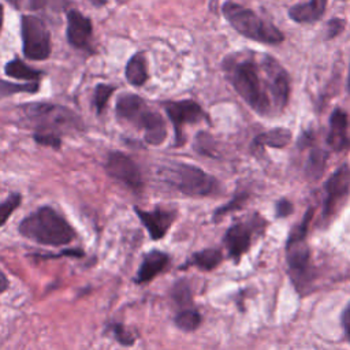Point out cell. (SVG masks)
Returning a JSON list of instances; mask_svg holds the SVG:
<instances>
[{"label":"cell","instance_id":"obj_3","mask_svg":"<svg viewBox=\"0 0 350 350\" xmlns=\"http://www.w3.org/2000/svg\"><path fill=\"white\" fill-rule=\"evenodd\" d=\"M116 115L144 130L145 141L149 145H160L167 138V127L161 115L152 111L137 94H122L116 101Z\"/></svg>","mask_w":350,"mask_h":350},{"label":"cell","instance_id":"obj_4","mask_svg":"<svg viewBox=\"0 0 350 350\" xmlns=\"http://www.w3.org/2000/svg\"><path fill=\"white\" fill-rule=\"evenodd\" d=\"M22 118L30 126L36 129V133H66L78 130L82 127L81 119L68 108L49 104V103H33L22 107Z\"/></svg>","mask_w":350,"mask_h":350},{"label":"cell","instance_id":"obj_36","mask_svg":"<svg viewBox=\"0 0 350 350\" xmlns=\"http://www.w3.org/2000/svg\"><path fill=\"white\" fill-rule=\"evenodd\" d=\"M343 325H345L346 334H347V336H349V339H350V305H349V308L346 309V312L343 313Z\"/></svg>","mask_w":350,"mask_h":350},{"label":"cell","instance_id":"obj_25","mask_svg":"<svg viewBox=\"0 0 350 350\" xmlns=\"http://www.w3.org/2000/svg\"><path fill=\"white\" fill-rule=\"evenodd\" d=\"M25 7L34 11L60 12L68 4V0H23Z\"/></svg>","mask_w":350,"mask_h":350},{"label":"cell","instance_id":"obj_15","mask_svg":"<svg viewBox=\"0 0 350 350\" xmlns=\"http://www.w3.org/2000/svg\"><path fill=\"white\" fill-rule=\"evenodd\" d=\"M168 260H170V257L167 253L160 252V250H152L142 260V262L137 271L135 282L138 284L150 282L168 265Z\"/></svg>","mask_w":350,"mask_h":350},{"label":"cell","instance_id":"obj_30","mask_svg":"<svg viewBox=\"0 0 350 350\" xmlns=\"http://www.w3.org/2000/svg\"><path fill=\"white\" fill-rule=\"evenodd\" d=\"M33 138L40 145L51 146V148H55V149H59L60 145H62L60 137L57 134H52V133H34Z\"/></svg>","mask_w":350,"mask_h":350},{"label":"cell","instance_id":"obj_32","mask_svg":"<svg viewBox=\"0 0 350 350\" xmlns=\"http://www.w3.org/2000/svg\"><path fill=\"white\" fill-rule=\"evenodd\" d=\"M247 198V194H239V196H237V197H234L227 205H224V206H221V208H219L216 212H215V219H217V217H220V216H223V215H226L227 212H230V211H234V209H238V208H241L242 205H243V202H245V200Z\"/></svg>","mask_w":350,"mask_h":350},{"label":"cell","instance_id":"obj_20","mask_svg":"<svg viewBox=\"0 0 350 350\" xmlns=\"http://www.w3.org/2000/svg\"><path fill=\"white\" fill-rule=\"evenodd\" d=\"M4 71L8 77L15 78V79H22V81H29V82H37L42 72L40 70L31 68L27 64H25L21 59H12L8 62L4 67Z\"/></svg>","mask_w":350,"mask_h":350},{"label":"cell","instance_id":"obj_5","mask_svg":"<svg viewBox=\"0 0 350 350\" xmlns=\"http://www.w3.org/2000/svg\"><path fill=\"white\" fill-rule=\"evenodd\" d=\"M221 11L227 22L246 38L265 44H279L284 40L278 27L262 21L254 11L245 8L241 4L226 1Z\"/></svg>","mask_w":350,"mask_h":350},{"label":"cell","instance_id":"obj_10","mask_svg":"<svg viewBox=\"0 0 350 350\" xmlns=\"http://www.w3.org/2000/svg\"><path fill=\"white\" fill-rule=\"evenodd\" d=\"M164 109L174 124L175 130V145L180 146L185 142L183 126L186 123H196L205 118L202 108L193 100H180V101H168L164 103Z\"/></svg>","mask_w":350,"mask_h":350},{"label":"cell","instance_id":"obj_29","mask_svg":"<svg viewBox=\"0 0 350 350\" xmlns=\"http://www.w3.org/2000/svg\"><path fill=\"white\" fill-rule=\"evenodd\" d=\"M196 149L202 153V154H208V156H213V139L209 134L206 133H198L196 137V144H194Z\"/></svg>","mask_w":350,"mask_h":350},{"label":"cell","instance_id":"obj_40","mask_svg":"<svg viewBox=\"0 0 350 350\" xmlns=\"http://www.w3.org/2000/svg\"><path fill=\"white\" fill-rule=\"evenodd\" d=\"M3 15H4V10H3V5L0 4V30H1V26H3Z\"/></svg>","mask_w":350,"mask_h":350},{"label":"cell","instance_id":"obj_12","mask_svg":"<svg viewBox=\"0 0 350 350\" xmlns=\"http://www.w3.org/2000/svg\"><path fill=\"white\" fill-rule=\"evenodd\" d=\"M93 26L89 18H86L78 10L67 11V38L68 42L78 49H88L90 46Z\"/></svg>","mask_w":350,"mask_h":350},{"label":"cell","instance_id":"obj_17","mask_svg":"<svg viewBox=\"0 0 350 350\" xmlns=\"http://www.w3.org/2000/svg\"><path fill=\"white\" fill-rule=\"evenodd\" d=\"M327 0H309L295 4L288 10V16L298 23H310L321 18L325 11Z\"/></svg>","mask_w":350,"mask_h":350},{"label":"cell","instance_id":"obj_2","mask_svg":"<svg viewBox=\"0 0 350 350\" xmlns=\"http://www.w3.org/2000/svg\"><path fill=\"white\" fill-rule=\"evenodd\" d=\"M19 232L34 242L49 246L67 245L74 238L70 223L51 206H41L26 216L19 224Z\"/></svg>","mask_w":350,"mask_h":350},{"label":"cell","instance_id":"obj_11","mask_svg":"<svg viewBox=\"0 0 350 350\" xmlns=\"http://www.w3.org/2000/svg\"><path fill=\"white\" fill-rule=\"evenodd\" d=\"M287 262L298 286L310 280V260L309 250L304 241L287 242Z\"/></svg>","mask_w":350,"mask_h":350},{"label":"cell","instance_id":"obj_24","mask_svg":"<svg viewBox=\"0 0 350 350\" xmlns=\"http://www.w3.org/2000/svg\"><path fill=\"white\" fill-rule=\"evenodd\" d=\"M40 88L37 82H25V83H14L4 79H0V98L18 94V93H36Z\"/></svg>","mask_w":350,"mask_h":350},{"label":"cell","instance_id":"obj_26","mask_svg":"<svg viewBox=\"0 0 350 350\" xmlns=\"http://www.w3.org/2000/svg\"><path fill=\"white\" fill-rule=\"evenodd\" d=\"M113 90H115L113 86L105 85V83H98V85L94 88L93 105H94V109H96V112H97L98 115L104 111V108H105V105H107V103H108L111 94L113 93Z\"/></svg>","mask_w":350,"mask_h":350},{"label":"cell","instance_id":"obj_21","mask_svg":"<svg viewBox=\"0 0 350 350\" xmlns=\"http://www.w3.org/2000/svg\"><path fill=\"white\" fill-rule=\"evenodd\" d=\"M327 159H328L327 150H323L320 148L312 149V152L309 153V157H308V163L305 165L306 176L312 180L319 179L321 176V174L324 172Z\"/></svg>","mask_w":350,"mask_h":350},{"label":"cell","instance_id":"obj_13","mask_svg":"<svg viewBox=\"0 0 350 350\" xmlns=\"http://www.w3.org/2000/svg\"><path fill=\"white\" fill-rule=\"evenodd\" d=\"M137 216L148 230L152 239H161L168 228L171 227L175 213L171 211H165L161 208H156L153 211H144L141 208H134Z\"/></svg>","mask_w":350,"mask_h":350},{"label":"cell","instance_id":"obj_6","mask_svg":"<svg viewBox=\"0 0 350 350\" xmlns=\"http://www.w3.org/2000/svg\"><path fill=\"white\" fill-rule=\"evenodd\" d=\"M163 176L172 187L191 197L209 196L217 190V180L193 164H170L163 170Z\"/></svg>","mask_w":350,"mask_h":350},{"label":"cell","instance_id":"obj_39","mask_svg":"<svg viewBox=\"0 0 350 350\" xmlns=\"http://www.w3.org/2000/svg\"><path fill=\"white\" fill-rule=\"evenodd\" d=\"M10 3H12L15 7H21L23 4V0H8Z\"/></svg>","mask_w":350,"mask_h":350},{"label":"cell","instance_id":"obj_14","mask_svg":"<svg viewBox=\"0 0 350 350\" xmlns=\"http://www.w3.org/2000/svg\"><path fill=\"white\" fill-rule=\"evenodd\" d=\"M327 144L334 150H342L350 145L347 138V113L342 108H336L331 113Z\"/></svg>","mask_w":350,"mask_h":350},{"label":"cell","instance_id":"obj_19","mask_svg":"<svg viewBox=\"0 0 350 350\" xmlns=\"http://www.w3.org/2000/svg\"><path fill=\"white\" fill-rule=\"evenodd\" d=\"M291 141V131L284 127L272 129L262 134H258L254 138V146H272V148H284Z\"/></svg>","mask_w":350,"mask_h":350},{"label":"cell","instance_id":"obj_16","mask_svg":"<svg viewBox=\"0 0 350 350\" xmlns=\"http://www.w3.org/2000/svg\"><path fill=\"white\" fill-rule=\"evenodd\" d=\"M250 237H252V232L249 227L245 224L239 223L228 228L224 237V242L230 254L234 258L241 257L247 250V247L250 246Z\"/></svg>","mask_w":350,"mask_h":350},{"label":"cell","instance_id":"obj_8","mask_svg":"<svg viewBox=\"0 0 350 350\" xmlns=\"http://www.w3.org/2000/svg\"><path fill=\"white\" fill-rule=\"evenodd\" d=\"M325 198L323 206V217L331 219L346 201L350 191V167L347 164L340 165L328 178L324 185Z\"/></svg>","mask_w":350,"mask_h":350},{"label":"cell","instance_id":"obj_37","mask_svg":"<svg viewBox=\"0 0 350 350\" xmlns=\"http://www.w3.org/2000/svg\"><path fill=\"white\" fill-rule=\"evenodd\" d=\"M7 288H8V279L5 278L3 271L0 269V294L4 293Z\"/></svg>","mask_w":350,"mask_h":350},{"label":"cell","instance_id":"obj_18","mask_svg":"<svg viewBox=\"0 0 350 350\" xmlns=\"http://www.w3.org/2000/svg\"><path fill=\"white\" fill-rule=\"evenodd\" d=\"M124 75L127 81L134 86H142L146 82L148 68L144 53H135L130 57L124 68Z\"/></svg>","mask_w":350,"mask_h":350},{"label":"cell","instance_id":"obj_33","mask_svg":"<svg viewBox=\"0 0 350 350\" xmlns=\"http://www.w3.org/2000/svg\"><path fill=\"white\" fill-rule=\"evenodd\" d=\"M328 33H327V37L328 38H332L335 36H338L342 30H343V26H345V21L343 19H339V18H332L331 21H328Z\"/></svg>","mask_w":350,"mask_h":350},{"label":"cell","instance_id":"obj_31","mask_svg":"<svg viewBox=\"0 0 350 350\" xmlns=\"http://www.w3.org/2000/svg\"><path fill=\"white\" fill-rule=\"evenodd\" d=\"M108 329L112 331L115 339H116L118 342H120L122 345L130 346V345H133L134 340H135L134 336H133L124 327H122V325H119V324H112V325H109Z\"/></svg>","mask_w":350,"mask_h":350},{"label":"cell","instance_id":"obj_23","mask_svg":"<svg viewBox=\"0 0 350 350\" xmlns=\"http://www.w3.org/2000/svg\"><path fill=\"white\" fill-rule=\"evenodd\" d=\"M175 324L183 331H194L201 324V314L194 308H183L175 317Z\"/></svg>","mask_w":350,"mask_h":350},{"label":"cell","instance_id":"obj_9","mask_svg":"<svg viewBox=\"0 0 350 350\" xmlns=\"http://www.w3.org/2000/svg\"><path fill=\"white\" fill-rule=\"evenodd\" d=\"M105 171L111 178L122 182L135 193L141 191L144 187V179L138 165L130 156L122 152H111L108 154Z\"/></svg>","mask_w":350,"mask_h":350},{"label":"cell","instance_id":"obj_7","mask_svg":"<svg viewBox=\"0 0 350 350\" xmlns=\"http://www.w3.org/2000/svg\"><path fill=\"white\" fill-rule=\"evenodd\" d=\"M23 53L31 60H44L51 55V34L44 21L34 15L21 19Z\"/></svg>","mask_w":350,"mask_h":350},{"label":"cell","instance_id":"obj_1","mask_svg":"<svg viewBox=\"0 0 350 350\" xmlns=\"http://www.w3.org/2000/svg\"><path fill=\"white\" fill-rule=\"evenodd\" d=\"M265 75L252 55H232L223 62V68L237 93L258 113L267 115L273 108L282 109L288 100L290 83L284 68L271 56L262 55Z\"/></svg>","mask_w":350,"mask_h":350},{"label":"cell","instance_id":"obj_27","mask_svg":"<svg viewBox=\"0 0 350 350\" xmlns=\"http://www.w3.org/2000/svg\"><path fill=\"white\" fill-rule=\"evenodd\" d=\"M22 197L19 193H11L4 201L0 202V227L8 220L12 212L19 206Z\"/></svg>","mask_w":350,"mask_h":350},{"label":"cell","instance_id":"obj_34","mask_svg":"<svg viewBox=\"0 0 350 350\" xmlns=\"http://www.w3.org/2000/svg\"><path fill=\"white\" fill-rule=\"evenodd\" d=\"M293 212V204L288 201V200H280L278 204H276V215L279 217H284V216H288L290 213Z\"/></svg>","mask_w":350,"mask_h":350},{"label":"cell","instance_id":"obj_41","mask_svg":"<svg viewBox=\"0 0 350 350\" xmlns=\"http://www.w3.org/2000/svg\"><path fill=\"white\" fill-rule=\"evenodd\" d=\"M347 92L350 93V66H349V77H347Z\"/></svg>","mask_w":350,"mask_h":350},{"label":"cell","instance_id":"obj_38","mask_svg":"<svg viewBox=\"0 0 350 350\" xmlns=\"http://www.w3.org/2000/svg\"><path fill=\"white\" fill-rule=\"evenodd\" d=\"M93 5H96V7H101V5H104L105 3H107V0H89Z\"/></svg>","mask_w":350,"mask_h":350},{"label":"cell","instance_id":"obj_22","mask_svg":"<svg viewBox=\"0 0 350 350\" xmlns=\"http://www.w3.org/2000/svg\"><path fill=\"white\" fill-rule=\"evenodd\" d=\"M220 261H221L220 250H217V249H205V250H201V252L196 253L191 257L190 264L196 265L201 269L209 271V269H213L215 267H217L220 264Z\"/></svg>","mask_w":350,"mask_h":350},{"label":"cell","instance_id":"obj_28","mask_svg":"<svg viewBox=\"0 0 350 350\" xmlns=\"http://www.w3.org/2000/svg\"><path fill=\"white\" fill-rule=\"evenodd\" d=\"M172 298L176 301L179 306L189 308V304L191 301V294L190 288L186 284V282H178L172 290Z\"/></svg>","mask_w":350,"mask_h":350},{"label":"cell","instance_id":"obj_35","mask_svg":"<svg viewBox=\"0 0 350 350\" xmlns=\"http://www.w3.org/2000/svg\"><path fill=\"white\" fill-rule=\"evenodd\" d=\"M312 139H313V134H312V131L302 133V135H301V137H299V139H298V146L302 149V148L308 146V145L312 142Z\"/></svg>","mask_w":350,"mask_h":350}]
</instances>
